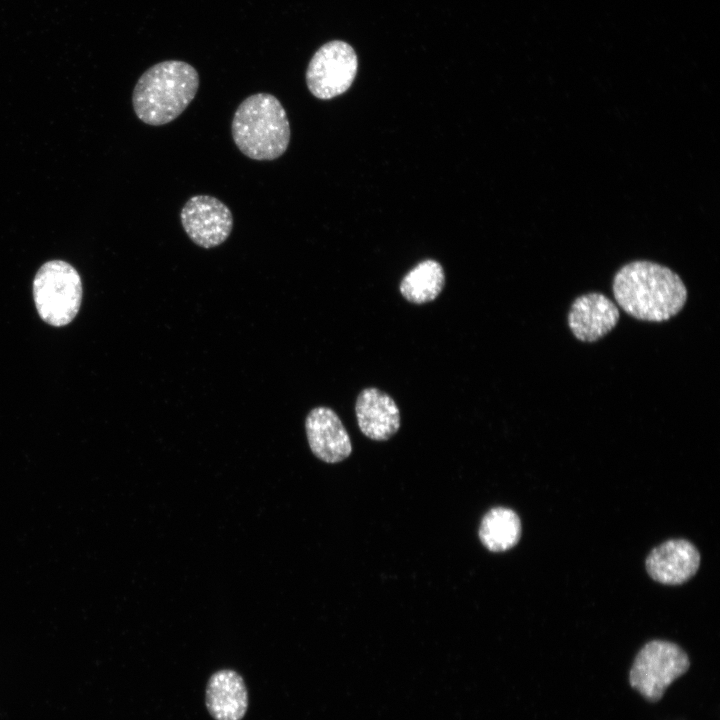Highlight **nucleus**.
<instances>
[{
  "label": "nucleus",
  "mask_w": 720,
  "mask_h": 720,
  "mask_svg": "<svg viewBox=\"0 0 720 720\" xmlns=\"http://www.w3.org/2000/svg\"><path fill=\"white\" fill-rule=\"evenodd\" d=\"M618 305L630 316L663 322L677 315L687 300V289L670 268L646 260L622 266L612 283Z\"/></svg>",
  "instance_id": "1"
},
{
  "label": "nucleus",
  "mask_w": 720,
  "mask_h": 720,
  "mask_svg": "<svg viewBox=\"0 0 720 720\" xmlns=\"http://www.w3.org/2000/svg\"><path fill=\"white\" fill-rule=\"evenodd\" d=\"M198 88L199 75L192 65L178 60L157 63L140 76L134 87V112L148 125L167 124L184 112Z\"/></svg>",
  "instance_id": "2"
},
{
  "label": "nucleus",
  "mask_w": 720,
  "mask_h": 720,
  "mask_svg": "<svg viewBox=\"0 0 720 720\" xmlns=\"http://www.w3.org/2000/svg\"><path fill=\"white\" fill-rule=\"evenodd\" d=\"M231 132L240 152L258 161H270L283 155L291 134L284 107L268 93L250 95L239 104Z\"/></svg>",
  "instance_id": "3"
},
{
  "label": "nucleus",
  "mask_w": 720,
  "mask_h": 720,
  "mask_svg": "<svg viewBox=\"0 0 720 720\" xmlns=\"http://www.w3.org/2000/svg\"><path fill=\"white\" fill-rule=\"evenodd\" d=\"M33 297L44 322L55 327L65 326L75 318L81 305L80 275L65 261H48L34 277Z\"/></svg>",
  "instance_id": "4"
},
{
  "label": "nucleus",
  "mask_w": 720,
  "mask_h": 720,
  "mask_svg": "<svg viewBox=\"0 0 720 720\" xmlns=\"http://www.w3.org/2000/svg\"><path fill=\"white\" fill-rule=\"evenodd\" d=\"M689 668L687 654L676 644L653 640L637 654L631 671L630 684L651 702L658 701L666 688Z\"/></svg>",
  "instance_id": "5"
},
{
  "label": "nucleus",
  "mask_w": 720,
  "mask_h": 720,
  "mask_svg": "<svg viewBox=\"0 0 720 720\" xmlns=\"http://www.w3.org/2000/svg\"><path fill=\"white\" fill-rule=\"evenodd\" d=\"M357 68L354 49L344 41H330L312 56L306 70V84L313 96L328 100L348 90Z\"/></svg>",
  "instance_id": "6"
},
{
  "label": "nucleus",
  "mask_w": 720,
  "mask_h": 720,
  "mask_svg": "<svg viewBox=\"0 0 720 720\" xmlns=\"http://www.w3.org/2000/svg\"><path fill=\"white\" fill-rule=\"evenodd\" d=\"M180 220L188 237L205 249L224 243L233 228L230 209L210 195L191 197L181 210Z\"/></svg>",
  "instance_id": "7"
},
{
  "label": "nucleus",
  "mask_w": 720,
  "mask_h": 720,
  "mask_svg": "<svg viewBox=\"0 0 720 720\" xmlns=\"http://www.w3.org/2000/svg\"><path fill=\"white\" fill-rule=\"evenodd\" d=\"M312 453L326 463H337L352 452V444L341 419L329 407L313 408L305 420Z\"/></svg>",
  "instance_id": "8"
},
{
  "label": "nucleus",
  "mask_w": 720,
  "mask_h": 720,
  "mask_svg": "<svg viewBox=\"0 0 720 720\" xmlns=\"http://www.w3.org/2000/svg\"><path fill=\"white\" fill-rule=\"evenodd\" d=\"M619 309L607 296L591 292L577 297L568 313V325L582 342H595L618 323Z\"/></svg>",
  "instance_id": "9"
},
{
  "label": "nucleus",
  "mask_w": 720,
  "mask_h": 720,
  "mask_svg": "<svg viewBox=\"0 0 720 720\" xmlns=\"http://www.w3.org/2000/svg\"><path fill=\"white\" fill-rule=\"evenodd\" d=\"M700 554L687 540H668L654 548L646 559L648 574L656 581L677 585L690 579L698 570Z\"/></svg>",
  "instance_id": "10"
},
{
  "label": "nucleus",
  "mask_w": 720,
  "mask_h": 720,
  "mask_svg": "<svg viewBox=\"0 0 720 720\" xmlns=\"http://www.w3.org/2000/svg\"><path fill=\"white\" fill-rule=\"evenodd\" d=\"M359 429L368 438L385 441L400 428V411L394 399L377 388L363 389L356 400Z\"/></svg>",
  "instance_id": "11"
},
{
  "label": "nucleus",
  "mask_w": 720,
  "mask_h": 720,
  "mask_svg": "<svg viewBox=\"0 0 720 720\" xmlns=\"http://www.w3.org/2000/svg\"><path fill=\"white\" fill-rule=\"evenodd\" d=\"M205 704L215 720H242L248 708V691L242 676L231 669L213 673L206 685Z\"/></svg>",
  "instance_id": "12"
},
{
  "label": "nucleus",
  "mask_w": 720,
  "mask_h": 720,
  "mask_svg": "<svg viewBox=\"0 0 720 720\" xmlns=\"http://www.w3.org/2000/svg\"><path fill=\"white\" fill-rule=\"evenodd\" d=\"M445 285V273L441 264L427 259L418 263L403 277L399 289L410 303L425 304L435 300Z\"/></svg>",
  "instance_id": "13"
},
{
  "label": "nucleus",
  "mask_w": 720,
  "mask_h": 720,
  "mask_svg": "<svg viewBox=\"0 0 720 720\" xmlns=\"http://www.w3.org/2000/svg\"><path fill=\"white\" fill-rule=\"evenodd\" d=\"M521 535V522L511 509L496 507L483 517L479 538L482 544L492 552L506 551L515 546Z\"/></svg>",
  "instance_id": "14"
}]
</instances>
